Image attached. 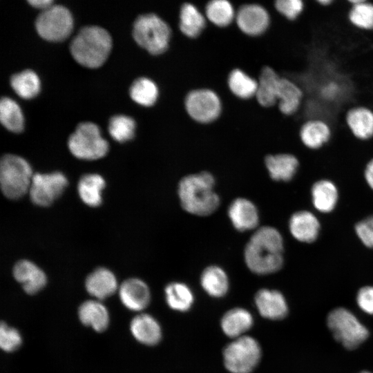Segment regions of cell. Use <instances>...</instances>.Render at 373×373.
<instances>
[{
    "instance_id": "1",
    "label": "cell",
    "mask_w": 373,
    "mask_h": 373,
    "mask_svg": "<svg viewBox=\"0 0 373 373\" xmlns=\"http://www.w3.org/2000/svg\"><path fill=\"white\" fill-rule=\"evenodd\" d=\"M284 241L274 227L263 226L256 229L244 250L248 269L258 275H268L279 271L284 262Z\"/></svg>"
},
{
    "instance_id": "2",
    "label": "cell",
    "mask_w": 373,
    "mask_h": 373,
    "mask_svg": "<svg viewBox=\"0 0 373 373\" xmlns=\"http://www.w3.org/2000/svg\"><path fill=\"white\" fill-rule=\"evenodd\" d=\"M215 178L208 171L183 177L178 186L180 204L187 213L207 216L212 214L220 205V197L214 191Z\"/></svg>"
},
{
    "instance_id": "3",
    "label": "cell",
    "mask_w": 373,
    "mask_h": 373,
    "mask_svg": "<svg viewBox=\"0 0 373 373\" xmlns=\"http://www.w3.org/2000/svg\"><path fill=\"white\" fill-rule=\"evenodd\" d=\"M111 46V37L106 29L97 26H88L82 28L73 38L70 51L79 64L95 68L104 63Z\"/></svg>"
},
{
    "instance_id": "4",
    "label": "cell",
    "mask_w": 373,
    "mask_h": 373,
    "mask_svg": "<svg viewBox=\"0 0 373 373\" xmlns=\"http://www.w3.org/2000/svg\"><path fill=\"white\" fill-rule=\"evenodd\" d=\"M171 35L169 26L153 13L138 16L133 23V36L135 41L154 55L162 54L167 50Z\"/></svg>"
},
{
    "instance_id": "5",
    "label": "cell",
    "mask_w": 373,
    "mask_h": 373,
    "mask_svg": "<svg viewBox=\"0 0 373 373\" xmlns=\"http://www.w3.org/2000/svg\"><path fill=\"white\" fill-rule=\"evenodd\" d=\"M262 348L254 337L245 335L232 339L222 350L224 367L230 373H251L259 365Z\"/></svg>"
},
{
    "instance_id": "6",
    "label": "cell",
    "mask_w": 373,
    "mask_h": 373,
    "mask_svg": "<svg viewBox=\"0 0 373 373\" xmlns=\"http://www.w3.org/2000/svg\"><path fill=\"white\" fill-rule=\"evenodd\" d=\"M33 177L29 163L20 156L4 155L0 162V184L3 193L10 199H18L30 189Z\"/></svg>"
},
{
    "instance_id": "7",
    "label": "cell",
    "mask_w": 373,
    "mask_h": 373,
    "mask_svg": "<svg viewBox=\"0 0 373 373\" xmlns=\"http://www.w3.org/2000/svg\"><path fill=\"white\" fill-rule=\"evenodd\" d=\"M327 325L334 338L346 349L354 350L369 336V331L349 309L337 307L327 317Z\"/></svg>"
},
{
    "instance_id": "8",
    "label": "cell",
    "mask_w": 373,
    "mask_h": 373,
    "mask_svg": "<svg viewBox=\"0 0 373 373\" xmlns=\"http://www.w3.org/2000/svg\"><path fill=\"white\" fill-rule=\"evenodd\" d=\"M68 146L71 153L81 160H95L105 156L108 143L104 140L97 125L93 122H82L70 135Z\"/></svg>"
},
{
    "instance_id": "9",
    "label": "cell",
    "mask_w": 373,
    "mask_h": 373,
    "mask_svg": "<svg viewBox=\"0 0 373 373\" xmlns=\"http://www.w3.org/2000/svg\"><path fill=\"white\" fill-rule=\"evenodd\" d=\"M73 26L69 10L61 5H54L43 10L35 21L38 34L44 39L60 41L68 37Z\"/></svg>"
},
{
    "instance_id": "10",
    "label": "cell",
    "mask_w": 373,
    "mask_h": 373,
    "mask_svg": "<svg viewBox=\"0 0 373 373\" xmlns=\"http://www.w3.org/2000/svg\"><path fill=\"white\" fill-rule=\"evenodd\" d=\"M184 106L189 115L200 123H210L220 115L222 104L218 95L209 89H196L188 93Z\"/></svg>"
},
{
    "instance_id": "11",
    "label": "cell",
    "mask_w": 373,
    "mask_h": 373,
    "mask_svg": "<svg viewBox=\"0 0 373 373\" xmlns=\"http://www.w3.org/2000/svg\"><path fill=\"white\" fill-rule=\"evenodd\" d=\"M67 185V178L61 172L35 173L29 189L30 199L37 205L49 206L61 195Z\"/></svg>"
},
{
    "instance_id": "12",
    "label": "cell",
    "mask_w": 373,
    "mask_h": 373,
    "mask_svg": "<svg viewBox=\"0 0 373 373\" xmlns=\"http://www.w3.org/2000/svg\"><path fill=\"white\" fill-rule=\"evenodd\" d=\"M236 23L240 30L250 36L264 33L271 22L268 11L258 4H247L241 6L236 16Z\"/></svg>"
},
{
    "instance_id": "13",
    "label": "cell",
    "mask_w": 373,
    "mask_h": 373,
    "mask_svg": "<svg viewBox=\"0 0 373 373\" xmlns=\"http://www.w3.org/2000/svg\"><path fill=\"white\" fill-rule=\"evenodd\" d=\"M254 303L260 315L268 320H281L288 314L289 308L285 297L276 289H259L255 294Z\"/></svg>"
},
{
    "instance_id": "14",
    "label": "cell",
    "mask_w": 373,
    "mask_h": 373,
    "mask_svg": "<svg viewBox=\"0 0 373 373\" xmlns=\"http://www.w3.org/2000/svg\"><path fill=\"white\" fill-rule=\"evenodd\" d=\"M119 297L122 305L131 311L141 312L151 302V291L142 280L131 278L124 280L119 287Z\"/></svg>"
},
{
    "instance_id": "15",
    "label": "cell",
    "mask_w": 373,
    "mask_h": 373,
    "mask_svg": "<svg viewBox=\"0 0 373 373\" xmlns=\"http://www.w3.org/2000/svg\"><path fill=\"white\" fill-rule=\"evenodd\" d=\"M298 135L300 142L306 149L318 151L331 140L332 127L324 119H309L301 124Z\"/></svg>"
},
{
    "instance_id": "16",
    "label": "cell",
    "mask_w": 373,
    "mask_h": 373,
    "mask_svg": "<svg viewBox=\"0 0 373 373\" xmlns=\"http://www.w3.org/2000/svg\"><path fill=\"white\" fill-rule=\"evenodd\" d=\"M288 228L291 235L296 240L304 243H312L319 236L321 224L313 213L301 210L291 216Z\"/></svg>"
},
{
    "instance_id": "17",
    "label": "cell",
    "mask_w": 373,
    "mask_h": 373,
    "mask_svg": "<svg viewBox=\"0 0 373 373\" xmlns=\"http://www.w3.org/2000/svg\"><path fill=\"white\" fill-rule=\"evenodd\" d=\"M305 93L302 88L292 79L280 77L277 107L278 111L285 116L296 115L301 108Z\"/></svg>"
},
{
    "instance_id": "18",
    "label": "cell",
    "mask_w": 373,
    "mask_h": 373,
    "mask_svg": "<svg viewBox=\"0 0 373 373\" xmlns=\"http://www.w3.org/2000/svg\"><path fill=\"white\" fill-rule=\"evenodd\" d=\"M228 217L233 227L239 231L256 229L259 222V213L256 206L249 200L238 198L228 208Z\"/></svg>"
},
{
    "instance_id": "19",
    "label": "cell",
    "mask_w": 373,
    "mask_h": 373,
    "mask_svg": "<svg viewBox=\"0 0 373 373\" xmlns=\"http://www.w3.org/2000/svg\"><path fill=\"white\" fill-rule=\"evenodd\" d=\"M345 121L357 140L368 141L373 138V108L363 105L352 106L345 112Z\"/></svg>"
},
{
    "instance_id": "20",
    "label": "cell",
    "mask_w": 373,
    "mask_h": 373,
    "mask_svg": "<svg viewBox=\"0 0 373 373\" xmlns=\"http://www.w3.org/2000/svg\"><path fill=\"white\" fill-rule=\"evenodd\" d=\"M130 331L138 343L146 346L157 345L162 338L160 323L154 316L146 313L137 314L132 318Z\"/></svg>"
},
{
    "instance_id": "21",
    "label": "cell",
    "mask_w": 373,
    "mask_h": 373,
    "mask_svg": "<svg viewBox=\"0 0 373 373\" xmlns=\"http://www.w3.org/2000/svg\"><path fill=\"white\" fill-rule=\"evenodd\" d=\"M12 273L23 291L30 295L39 293L47 283V277L44 271L30 260H21L17 262Z\"/></svg>"
},
{
    "instance_id": "22",
    "label": "cell",
    "mask_w": 373,
    "mask_h": 373,
    "mask_svg": "<svg viewBox=\"0 0 373 373\" xmlns=\"http://www.w3.org/2000/svg\"><path fill=\"white\" fill-rule=\"evenodd\" d=\"M254 319L252 314L240 307L227 311L221 318L220 327L222 332L231 339L247 335L253 327Z\"/></svg>"
},
{
    "instance_id": "23",
    "label": "cell",
    "mask_w": 373,
    "mask_h": 373,
    "mask_svg": "<svg viewBox=\"0 0 373 373\" xmlns=\"http://www.w3.org/2000/svg\"><path fill=\"white\" fill-rule=\"evenodd\" d=\"M85 287L90 296L101 300L110 297L116 291L117 281L111 271L99 267L86 277Z\"/></svg>"
},
{
    "instance_id": "24",
    "label": "cell",
    "mask_w": 373,
    "mask_h": 373,
    "mask_svg": "<svg viewBox=\"0 0 373 373\" xmlns=\"http://www.w3.org/2000/svg\"><path fill=\"white\" fill-rule=\"evenodd\" d=\"M265 163L270 178L275 181L291 180L299 166L298 157L289 153L268 155L265 159Z\"/></svg>"
},
{
    "instance_id": "25",
    "label": "cell",
    "mask_w": 373,
    "mask_h": 373,
    "mask_svg": "<svg viewBox=\"0 0 373 373\" xmlns=\"http://www.w3.org/2000/svg\"><path fill=\"white\" fill-rule=\"evenodd\" d=\"M78 318L86 327L97 332H104L110 323V314L106 307L98 300H88L78 308Z\"/></svg>"
},
{
    "instance_id": "26",
    "label": "cell",
    "mask_w": 373,
    "mask_h": 373,
    "mask_svg": "<svg viewBox=\"0 0 373 373\" xmlns=\"http://www.w3.org/2000/svg\"><path fill=\"white\" fill-rule=\"evenodd\" d=\"M280 75L272 67L264 66L260 73L256 97L263 107L277 105L278 91Z\"/></svg>"
},
{
    "instance_id": "27",
    "label": "cell",
    "mask_w": 373,
    "mask_h": 373,
    "mask_svg": "<svg viewBox=\"0 0 373 373\" xmlns=\"http://www.w3.org/2000/svg\"><path fill=\"white\" fill-rule=\"evenodd\" d=\"M311 198L314 209L321 213H327L332 211L337 204L338 189L331 180H319L312 186Z\"/></svg>"
},
{
    "instance_id": "28",
    "label": "cell",
    "mask_w": 373,
    "mask_h": 373,
    "mask_svg": "<svg viewBox=\"0 0 373 373\" xmlns=\"http://www.w3.org/2000/svg\"><path fill=\"white\" fill-rule=\"evenodd\" d=\"M200 282L203 290L211 297H224L229 289V280L226 271L218 265L206 267L200 275Z\"/></svg>"
},
{
    "instance_id": "29",
    "label": "cell",
    "mask_w": 373,
    "mask_h": 373,
    "mask_svg": "<svg viewBox=\"0 0 373 373\" xmlns=\"http://www.w3.org/2000/svg\"><path fill=\"white\" fill-rule=\"evenodd\" d=\"M164 298L170 309L178 312L190 310L195 300L192 289L182 282H171L164 288Z\"/></svg>"
},
{
    "instance_id": "30",
    "label": "cell",
    "mask_w": 373,
    "mask_h": 373,
    "mask_svg": "<svg viewBox=\"0 0 373 373\" xmlns=\"http://www.w3.org/2000/svg\"><path fill=\"white\" fill-rule=\"evenodd\" d=\"M105 185V180L101 175L95 173L84 175L78 183L79 195L86 204L97 207L102 203V191Z\"/></svg>"
},
{
    "instance_id": "31",
    "label": "cell",
    "mask_w": 373,
    "mask_h": 373,
    "mask_svg": "<svg viewBox=\"0 0 373 373\" xmlns=\"http://www.w3.org/2000/svg\"><path fill=\"white\" fill-rule=\"evenodd\" d=\"M179 18V28L188 37H198L205 27L204 17L191 3H186L181 6Z\"/></svg>"
},
{
    "instance_id": "32",
    "label": "cell",
    "mask_w": 373,
    "mask_h": 373,
    "mask_svg": "<svg viewBox=\"0 0 373 373\" xmlns=\"http://www.w3.org/2000/svg\"><path fill=\"white\" fill-rule=\"evenodd\" d=\"M347 19L352 26L362 31L373 30V0H349Z\"/></svg>"
},
{
    "instance_id": "33",
    "label": "cell",
    "mask_w": 373,
    "mask_h": 373,
    "mask_svg": "<svg viewBox=\"0 0 373 373\" xmlns=\"http://www.w3.org/2000/svg\"><path fill=\"white\" fill-rule=\"evenodd\" d=\"M10 84L15 93L24 99L35 97L40 90V80L32 70H25L13 75Z\"/></svg>"
},
{
    "instance_id": "34",
    "label": "cell",
    "mask_w": 373,
    "mask_h": 373,
    "mask_svg": "<svg viewBox=\"0 0 373 373\" xmlns=\"http://www.w3.org/2000/svg\"><path fill=\"white\" fill-rule=\"evenodd\" d=\"M0 120L10 131L20 133L23 129V116L17 103L12 99L3 97L0 102Z\"/></svg>"
},
{
    "instance_id": "35",
    "label": "cell",
    "mask_w": 373,
    "mask_h": 373,
    "mask_svg": "<svg viewBox=\"0 0 373 373\" xmlns=\"http://www.w3.org/2000/svg\"><path fill=\"white\" fill-rule=\"evenodd\" d=\"M129 93L131 99L136 103L144 106H151L156 102L159 91L153 81L142 77L133 82Z\"/></svg>"
},
{
    "instance_id": "36",
    "label": "cell",
    "mask_w": 373,
    "mask_h": 373,
    "mask_svg": "<svg viewBox=\"0 0 373 373\" xmlns=\"http://www.w3.org/2000/svg\"><path fill=\"white\" fill-rule=\"evenodd\" d=\"M230 90L238 97L249 99L256 96L258 82L240 69L233 70L228 77Z\"/></svg>"
},
{
    "instance_id": "37",
    "label": "cell",
    "mask_w": 373,
    "mask_h": 373,
    "mask_svg": "<svg viewBox=\"0 0 373 373\" xmlns=\"http://www.w3.org/2000/svg\"><path fill=\"white\" fill-rule=\"evenodd\" d=\"M207 19L219 27L229 25L235 17L231 3L227 0H213L209 1L205 8Z\"/></svg>"
},
{
    "instance_id": "38",
    "label": "cell",
    "mask_w": 373,
    "mask_h": 373,
    "mask_svg": "<svg viewBox=\"0 0 373 373\" xmlns=\"http://www.w3.org/2000/svg\"><path fill=\"white\" fill-rule=\"evenodd\" d=\"M135 130V122L129 116L116 115L110 119L109 134L119 142H124L133 138Z\"/></svg>"
},
{
    "instance_id": "39",
    "label": "cell",
    "mask_w": 373,
    "mask_h": 373,
    "mask_svg": "<svg viewBox=\"0 0 373 373\" xmlns=\"http://www.w3.org/2000/svg\"><path fill=\"white\" fill-rule=\"evenodd\" d=\"M274 6L277 12L288 21H296L305 8V0H276Z\"/></svg>"
},
{
    "instance_id": "40",
    "label": "cell",
    "mask_w": 373,
    "mask_h": 373,
    "mask_svg": "<svg viewBox=\"0 0 373 373\" xmlns=\"http://www.w3.org/2000/svg\"><path fill=\"white\" fill-rule=\"evenodd\" d=\"M22 336L19 331L6 323L1 322L0 326V346L6 352L17 350L22 345Z\"/></svg>"
},
{
    "instance_id": "41",
    "label": "cell",
    "mask_w": 373,
    "mask_h": 373,
    "mask_svg": "<svg viewBox=\"0 0 373 373\" xmlns=\"http://www.w3.org/2000/svg\"><path fill=\"white\" fill-rule=\"evenodd\" d=\"M354 230L360 241L365 247L373 249V215L358 222Z\"/></svg>"
},
{
    "instance_id": "42",
    "label": "cell",
    "mask_w": 373,
    "mask_h": 373,
    "mask_svg": "<svg viewBox=\"0 0 373 373\" xmlns=\"http://www.w3.org/2000/svg\"><path fill=\"white\" fill-rule=\"evenodd\" d=\"M356 303L362 311L373 315V286L361 287L356 294Z\"/></svg>"
},
{
    "instance_id": "43",
    "label": "cell",
    "mask_w": 373,
    "mask_h": 373,
    "mask_svg": "<svg viewBox=\"0 0 373 373\" xmlns=\"http://www.w3.org/2000/svg\"><path fill=\"white\" fill-rule=\"evenodd\" d=\"M364 177L369 187L373 190V157L365 165Z\"/></svg>"
},
{
    "instance_id": "44",
    "label": "cell",
    "mask_w": 373,
    "mask_h": 373,
    "mask_svg": "<svg viewBox=\"0 0 373 373\" xmlns=\"http://www.w3.org/2000/svg\"><path fill=\"white\" fill-rule=\"evenodd\" d=\"M28 3L36 8H41L43 10L52 6L53 1L52 0H31L28 1Z\"/></svg>"
},
{
    "instance_id": "45",
    "label": "cell",
    "mask_w": 373,
    "mask_h": 373,
    "mask_svg": "<svg viewBox=\"0 0 373 373\" xmlns=\"http://www.w3.org/2000/svg\"><path fill=\"white\" fill-rule=\"evenodd\" d=\"M360 373H371V372L368 371H363V372H361Z\"/></svg>"
}]
</instances>
